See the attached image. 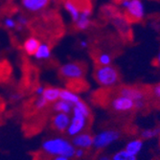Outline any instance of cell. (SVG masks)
Instances as JSON below:
<instances>
[{"mask_svg": "<svg viewBox=\"0 0 160 160\" xmlns=\"http://www.w3.org/2000/svg\"><path fill=\"white\" fill-rule=\"evenodd\" d=\"M155 63L158 67H160V52L158 53L157 57H156V60H155Z\"/></svg>", "mask_w": 160, "mask_h": 160, "instance_id": "cell-33", "label": "cell"}, {"mask_svg": "<svg viewBox=\"0 0 160 160\" xmlns=\"http://www.w3.org/2000/svg\"><path fill=\"white\" fill-rule=\"evenodd\" d=\"M112 160H136V155L129 153L126 150H122L112 156Z\"/></svg>", "mask_w": 160, "mask_h": 160, "instance_id": "cell-22", "label": "cell"}, {"mask_svg": "<svg viewBox=\"0 0 160 160\" xmlns=\"http://www.w3.org/2000/svg\"><path fill=\"white\" fill-rule=\"evenodd\" d=\"M21 99V95L19 93H13L11 95V100L12 101H19Z\"/></svg>", "mask_w": 160, "mask_h": 160, "instance_id": "cell-31", "label": "cell"}, {"mask_svg": "<svg viewBox=\"0 0 160 160\" xmlns=\"http://www.w3.org/2000/svg\"><path fill=\"white\" fill-rule=\"evenodd\" d=\"M85 154V152L83 149H80V148H76V151H75V157L77 158H82L83 157Z\"/></svg>", "mask_w": 160, "mask_h": 160, "instance_id": "cell-29", "label": "cell"}, {"mask_svg": "<svg viewBox=\"0 0 160 160\" xmlns=\"http://www.w3.org/2000/svg\"><path fill=\"white\" fill-rule=\"evenodd\" d=\"M88 120L89 119H87L82 114L72 112V117L70 120V124L66 129V133L71 137H74L75 135L82 132L87 126Z\"/></svg>", "mask_w": 160, "mask_h": 160, "instance_id": "cell-7", "label": "cell"}, {"mask_svg": "<svg viewBox=\"0 0 160 160\" xmlns=\"http://www.w3.org/2000/svg\"><path fill=\"white\" fill-rule=\"evenodd\" d=\"M94 78L98 84L104 87H113L119 82L120 75L118 70L111 64L98 66L94 72Z\"/></svg>", "mask_w": 160, "mask_h": 160, "instance_id": "cell-2", "label": "cell"}, {"mask_svg": "<svg viewBox=\"0 0 160 160\" xmlns=\"http://www.w3.org/2000/svg\"><path fill=\"white\" fill-rule=\"evenodd\" d=\"M60 94H61V88H58V87L54 86H48L45 87V90L43 92L42 96L44 97L47 102L50 103H55L58 100H60Z\"/></svg>", "mask_w": 160, "mask_h": 160, "instance_id": "cell-16", "label": "cell"}, {"mask_svg": "<svg viewBox=\"0 0 160 160\" xmlns=\"http://www.w3.org/2000/svg\"><path fill=\"white\" fill-rule=\"evenodd\" d=\"M120 3L126 11L128 21L138 22L144 18L145 7L141 0H121Z\"/></svg>", "mask_w": 160, "mask_h": 160, "instance_id": "cell-3", "label": "cell"}, {"mask_svg": "<svg viewBox=\"0 0 160 160\" xmlns=\"http://www.w3.org/2000/svg\"><path fill=\"white\" fill-rule=\"evenodd\" d=\"M40 44V41L36 37H29L23 42V50L29 56H34Z\"/></svg>", "mask_w": 160, "mask_h": 160, "instance_id": "cell-14", "label": "cell"}, {"mask_svg": "<svg viewBox=\"0 0 160 160\" xmlns=\"http://www.w3.org/2000/svg\"><path fill=\"white\" fill-rule=\"evenodd\" d=\"M16 20H17L18 25V26H21V27H23V28H25V27L29 24V19H28L25 16H23V14H20V13L17 16Z\"/></svg>", "mask_w": 160, "mask_h": 160, "instance_id": "cell-27", "label": "cell"}, {"mask_svg": "<svg viewBox=\"0 0 160 160\" xmlns=\"http://www.w3.org/2000/svg\"><path fill=\"white\" fill-rule=\"evenodd\" d=\"M71 117L69 114L66 113H56V115L52 119V125L56 130H58L59 132H66V129L70 124Z\"/></svg>", "mask_w": 160, "mask_h": 160, "instance_id": "cell-12", "label": "cell"}, {"mask_svg": "<svg viewBox=\"0 0 160 160\" xmlns=\"http://www.w3.org/2000/svg\"><path fill=\"white\" fill-rule=\"evenodd\" d=\"M120 137V133L117 130H104L93 136V147L97 150H102L108 147L110 144Z\"/></svg>", "mask_w": 160, "mask_h": 160, "instance_id": "cell-6", "label": "cell"}, {"mask_svg": "<svg viewBox=\"0 0 160 160\" xmlns=\"http://www.w3.org/2000/svg\"><path fill=\"white\" fill-rule=\"evenodd\" d=\"M149 92L152 98L154 100L155 104L160 108V82L151 87V90Z\"/></svg>", "mask_w": 160, "mask_h": 160, "instance_id": "cell-23", "label": "cell"}, {"mask_svg": "<svg viewBox=\"0 0 160 160\" xmlns=\"http://www.w3.org/2000/svg\"><path fill=\"white\" fill-rule=\"evenodd\" d=\"M110 107L116 112H128L135 108V104L132 99L118 94L111 100Z\"/></svg>", "mask_w": 160, "mask_h": 160, "instance_id": "cell-8", "label": "cell"}, {"mask_svg": "<svg viewBox=\"0 0 160 160\" xmlns=\"http://www.w3.org/2000/svg\"><path fill=\"white\" fill-rule=\"evenodd\" d=\"M53 109L54 111H56L57 113H66V114H70L72 112V109H73V105L68 103L66 101L63 100H58L57 102H55L53 105Z\"/></svg>", "mask_w": 160, "mask_h": 160, "instance_id": "cell-17", "label": "cell"}, {"mask_svg": "<svg viewBox=\"0 0 160 160\" xmlns=\"http://www.w3.org/2000/svg\"><path fill=\"white\" fill-rule=\"evenodd\" d=\"M159 132H160L159 128H153V129H145L141 132V136H142V138H145V139H150V138H152V137L158 135Z\"/></svg>", "mask_w": 160, "mask_h": 160, "instance_id": "cell-26", "label": "cell"}, {"mask_svg": "<svg viewBox=\"0 0 160 160\" xmlns=\"http://www.w3.org/2000/svg\"><path fill=\"white\" fill-rule=\"evenodd\" d=\"M60 99L68 102V103L72 104L73 106H74L75 104H77L79 101H81L80 97H79L75 92H73V91L70 90V89H67V88H62V89H61Z\"/></svg>", "mask_w": 160, "mask_h": 160, "instance_id": "cell-18", "label": "cell"}, {"mask_svg": "<svg viewBox=\"0 0 160 160\" xmlns=\"http://www.w3.org/2000/svg\"><path fill=\"white\" fill-rule=\"evenodd\" d=\"M91 8L90 7H84L82 10H81L80 12V17L78 18V20L75 22L76 28L80 31H85L87 30L92 24L90 17H91Z\"/></svg>", "mask_w": 160, "mask_h": 160, "instance_id": "cell-10", "label": "cell"}, {"mask_svg": "<svg viewBox=\"0 0 160 160\" xmlns=\"http://www.w3.org/2000/svg\"><path fill=\"white\" fill-rule=\"evenodd\" d=\"M50 0H21L24 10L30 12H38L48 7Z\"/></svg>", "mask_w": 160, "mask_h": 160, "instance_id": "cell-11", "label": "cell"}, {"mask_svg": "<svg viewBox=\"0 0 160 160\" xmlns=\"http://www.w3.org/2000/svg\"><path fill=\"white\" fill-rule=\"evenodd\" d=\"M71 142L75 148L87 150L93 147V136L87 132H81L75 135Z\"/></svg>", "mask_w": 160, "mask_h": 160, "instance_id": "cell-9", "label": "cell"}, {"mask_svg": "<svg viewBox=\"0 0 160 160\" xmlns=\"http://www.w3.org/2000/svg\"><path fill=\"white\" fill-rule=\"evenodd\" d=\"M159 140H160V132H159Z\"/></svg>", "mask_w": 160, "mask_h": 160, "instance_id": "cell-35", "label": "cell"}, {"mask_svg": "<svg viewBox=\"0 0 160 160\" xmlns=\"http://www.w3.org/2000/svg\"><path fill=\"white\" fill-rule=\"evenodd\" d=\"M52 160H70V158L65 157V156H62V155H58V156H53Z\"/></svg>", "mask_w": 160, "mask_h": 160, "instance_id": "cell-32", "label": "cell"}, {"mask_svg": "<svg viewBox=\"0 0 160 160\" xmlns=\"http://www.w3.org/2000/svg\"><path fill=\"white\" fill-rule=\"evenodd\" d=\"M3 25L6 29H8V30H14V29L17 28V20L16 18H11V17H6L4 19H3Z\"/></svg>", "mask_w": 160, "mask_h": 160, "instance_id": "cell-25", "label": "cell"}, {"mask_svg": "<svg viewBox=\"0 0 160 160\" xmlns=\"http://www.w3.org/2000/svg\"><path fill=\"white\" fill-rule=\"evenodd\" d=\"M111 62H112V58H111L110 54L106 53V52L99 53L96 58V62L99 66L109 65V64H111Z\"/></svg>", "mask_w": 160, "mask_h": 160, "instance_id": "cell-21", "label": "cell"}, {"mask_svg": "<svg viewBox=\"0 0 160 160\" xmlns=\"http://www.w3.org/2000/svg\"><path fill=\"white\" fill-rule=\"evenodd\" d=\"M45 90V86H43V85H38L36 87V89H35V94L37 96H42L43 92H44Z\"/></svg>", "mask_w": 160, "mask_h": 160, "instance_id": "cell-28", "label": "cell"}, {"mask_svg": "<svg viewBox=\"0 0 160 160\" xmlns=\"http://www.w3.org/2000/svg\"><path fill=\"white\" fill-rule=\"evenodd\" d=\"M35 108L38 110H42L48 107L49 103L47 102V100L43 97V96H38V98L35 101Z\"/></svg>", "mask_w": 160, "mask_h": 160, "instance_id": "cell-24", "label": "cell"}, {"mask_svg": "<svg viewBox=\"0 0 160 160\" xmlns=\"http://www.w3.org/2000/svg\"><path fill=\"white\" fill-rule=\"evenodd\" d=\"M118 94L132 99L136 109H141L146 105V100L149 95L146 90L137 86H121L118 89Z\"/></svg>", "mask_w": 160, "mask_h": 160, "instance_id": "cell-4", "label": "cell"}, {"mask_svg": "<svg viewBox=\"0 0 160 160\" xmlns=\"http://www.w3.org/2000/svg\"><path fill=\"white\" fill-rule=\"evenodd\" d=\"M72 112H76V113L82 114V115L84 116V117H86L87 119H90V117H91L90 108L82 101H79L77 104H75L73 106V109H72Z\"/></svg>", "mask_w": 160, "mask_h": 160, "instance_id": "cell-19", "label": "cell"}, {"mask_svg": "<svg viewBox=\"0 0 160 160\" xmlns=\"http://www.w3.org/2000/svg\"><path fill=\"white\" fill-rule=\"evenodd\" d=\"M51 56H52V51L50 45L45 42H40L38 50L34 55V58L37 61H45V60H49Z\"/></svg>", "mask_w": 160, "mask_h": 160, "instance_id": "cell-13", "label": "cell"}, {"mask_svg": "<svg viewBox=\"0 0 160 160\" xmlns=\"http://www.w3.org/2000/svg\"><path fill=\"white\" fill-rule=\"evenodd\" d=\"M99 160H111V159H110L108 156H106V155H102V156H100Z\"/></svg>", "mask_w": 160, "mask_h": 160, "instance_id": "cell-34", "label": "cell"}, {"mask_svg": "<svg viewBox=\"0 0 160 160\" xmlns=\"http://www.w3.org/2000/svg\"><path fill=\"white\" fill-rule=\"evenodd\" d=\"M84 66L78 62H71L62 64L60 67V74L62 78L69 81H78L84 76Z\"/></svg>", "mask_w": 160, "mask_h": 160, "instance_id": "cell-5", "label": "cell"}, {"mask_svg": "<svg viewBox=\"0 0 160 160\" xmlns=\"http://www.w3.org/2000/svg\"><path fill=\"white\" fill-rule=\"evenodd\" d=\"M41 149L46 154L51 156L62 155L68 158L75 156L76 148L72 144L71 141L63 137H53L43 141L41 145Z\"/></svg>", "mask_w": 160, "mask_h": 160, "instance_id": "cell-1", "label": "cell"}, {"mask_svg": "<svg viewBox=\"0 0 160 160\" xmlns=\"http://www.w3.org/2000/svg\"><path fill=\"white\" fill-rule=\"evenodd\" d=\"M142 148H143V142L140 139H135L128 142L125 150L133 155H137L141 152Z\"/></svg>", "mask_w": 160, "mask_h": 160, "instance_id": "cell-20", "label": "cell"}, {"mask_svg": "<svg viewBox=\"0 0 160 160\" xmlns=\"http://www.w3.org/2000/svg\"><path fill=\"white\" fill-rule=\"evenodd\" d=\"M63 7L65 11L68 12L69 16L71 17L72 20L76 22L80 17V12H81V10L78 7V5L75 2L72 1V0H65L63 2Z\"/></svg>", "mask_w": 160, "mask_h": 160, "instance_id": "cell-15", "label": "cell"}, {"mask_svg": "<svg viewBox=\"0 0 160 160\" xmlns=\"http://www.w3.org/2000/svg\"><path fill=\"white\" fill-rule=\"evenodd\" d=\"M79 45H80L81 48H83V49L84 48H87V47H88V41L85 40V39H82L79 42Z\"/></svg>", "mask_w": 160, "mask_h": 160, "instance_id": "cell-30", "label": "cell"}]
</instances>
